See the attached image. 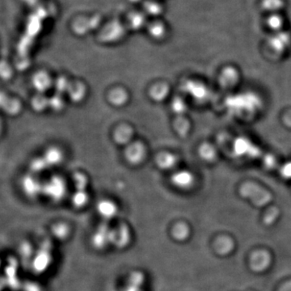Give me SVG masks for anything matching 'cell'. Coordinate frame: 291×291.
Instances as JSON below:
<instances>
[{"mask_svg":"<svg viewBox=\"0 0 291 291\" xmlns=\"http://www.w3.org/2000/svg\"><path fill=\"white\" fill-rule=\"evenodd\" d=\"M270 254L264 251H259L252 255L250 259V267L253 271L261 272L268 268L270 265Z\"/></svg>","mask_w":291,"mask_h":291,"instance_id":"1","label":"cell"},{"mask_svg":"<svg viewBox=\"0 0 291 291\" xmlns=\"http://www.w3.org/2000/svg\"><path fill=\"white\" fill-rule=\"evenodd\" d=\"M252 186V185H251ZM243 195L249 197L253 201L254 203L258 206H263L268 203L270 200V196L268 193H266L264 191L261 190L260 188H256L253 185L249 187V185H245L242 189Z\"/></svg>","mask_w":291,"mask_h":291,"instance_id":"2","label":"cell"},{"mask_svg":"<svg viewBox=\"0 0 291 291\" xmlns=\"http://www.w3.org/2000/svg\"><path fill=\"white\" fill-rule=\"evenodd\" d=\"M142 280H143V278H142V274H139V273L134 274L131 278V282L129 285L127 291H140Z\"/></svg>","mask_w":291,"mask_h":291,"instance_id":"3","label":"cell"},{"mask_svg":"<svg viewBox=\"0 0 291 291\" xmlns=\"http://www.w3.org/2000/svg\"><path fill=\"white\" fill-rule=\"evenodd\" d=\"M233 243L230 239H223L220 240L217 248L219 252L221 254H227L229 253L233 249Z\"/></svg>","mask_w":291,"mask_h":291,"instance_id":"4","label":"cell"},{"mask_svg":"<svg viewBox=\"0 0 291 291\" xmlns=\"http://www.w3.org/2000/svg\"><path fill=\"white\" fill-rule=\"evenodd\" d=\"M11 75V68L5 62H0V76H9Z\"/></svg>","mask_w":291,"mask_h":291,"instance_id":"5","label":"cell"},{"mask_svg":"<svg viewBox=\"0 0 291 291\" xmlns=\"http://www.w3.org/2000/svg\"><path fill=\"white\" fill-rule=\"evenodd\" d=\"M277 216H278V210H271V212H270V213H268V214H267V216H266L265 219H264V220H265V223H268V224L273 223V222L274 221V220H275Z\"/></svg>","mask_w":291,"mask_h":291,"instance_id":"6","label":"cell"},{"mask_svg":"<svg viewBox=\"0 0 291 291\" xmlns=\"http://www.w3.org/2000/svg\"><path fill=\"white\" fill-rule=\"evenodd\" d=\"M279 18H271L270 19V26H273V27L276 28V29H278L280 27V23L281 21L279 20Z\"/></svg>","mask_w":291,"mask_h":291,"instance_id":"7","label":"cell"},{"mask_svg":"<svg viewBox=\"0 0 291 291\" xmlns=\"http://www.w3.org/2000/svg\"><path fill=\"white\" fill-rule=\"evenodd\" d=\"M26 6L29 7V8H33V7L36 6L37 3H38L39 0H22Z\"/></svg>","mask_w":291,"mask_h":291,"instance_id":"8","label":"cell"},{"mask_svg":"<svg viewBox=\"0 0 291 291\" xmlns=\"http://www.w3.org/2000/svg\"><path fill=\"white\" fill-rule=\"evenodd\" d=\"M280 291H291V281L285 284Z\"/></svg>","mask_w":291,"mask_h":291,"instance_id":"9","label":"cell"}]
</instances>
